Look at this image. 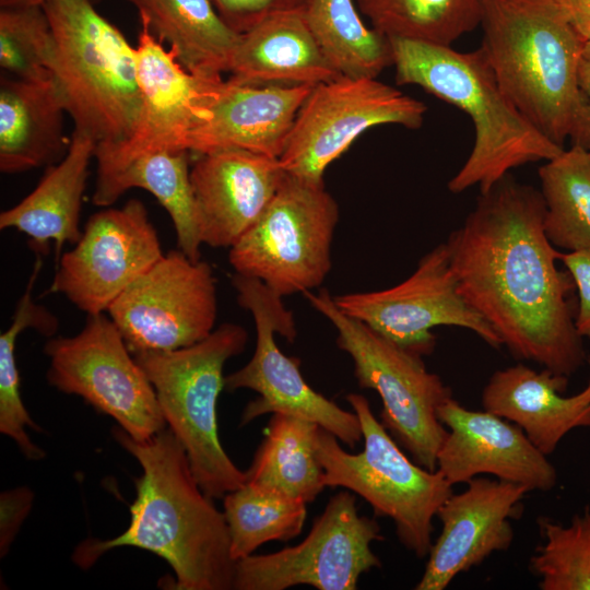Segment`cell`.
Here are the masks:
<instances>
[{"label": "cell", "instance_id": "6da1fadb", "mask_svg": "<svg viewBox=\"0 0 590 590\" xmlns=\"http://www.w3.org/2000/svg\"><path fill=\"white\" fill-rule=\"evenodd\" d=\"M541 191L510 174L446 240L458 288L518 359L566 377L585 363L575 282L544 232Z\"/></svg>", "mask_w": 590, "mask_h": 590}, {"label": "cell", "instance_id": "7a4b0ae2", "mask_svg": "<svg viewBox=\"0 0 590 590\" xmlns=\"http://www.w3.org/2000/svg\"><path fill=\"white\" fill-rule=\"evenodd\" d=\"M113 435L142 468L134 481L130 523L114 539L79 544L73 562L86 569L115 547L133 546L168 563L176 576L174 589H233L236 560L224 512L197 483L172 430L165 427L145 440L132 438L120 427Z\"/></svg>", "mask_w": 590, "mask_h": 590}, {"label": "cell", "instance_id": "3957f363", "mask_svg": "<svg viewBox=\"0 0 590 590\" xmlns=\"http://www.w3.org/2000/svg\"><path fill=\"white\" fill-rule=\"evenodd\" d=\"M481 48L502 88L546 138L590 149V107L579 84L585 43L533 0H482Z\"/></svg>", "mask_w": 590, "mask_h": 590}, {"label": "cell", "instance_id": "277c9868", "mask_svg": "<svg viewBox=\"0 0 590 590\" xmlns=\"http://www.w3.org/2000/svg\"><path fill=\"white\" fill-rule=\"evenodd\" d=\"M398 84L421 86L471 118L473 148L448 189L477 186L485 192L519 166L550 161L565 149L538 130L502 88L481 47L460 52L451 46L389 38Z\"/></svg>", "mask_w": 590, "mask_h": 590}, {"label": "cell", "instance_id": "5b68a950", "mask_svg": "<svg viewBox=\"0 0 590 590\" xmlns=\"http://www.w3.org/2000/svg\"><path fill=\"white\" fill-rule=\"evenodd\" d=\"M43 8L52 32V80L74 130L96 148L125 142L142 108L135 48L91 0H51Z\"/></svg>", "mask_w": 590, "mask_h": 590}, {"label": "cell", "instance_id": "8992f818", "mask_svg": "<svg viewBox=\"0 0 590 590\" xmlns=\"http://www.w3.org/2000/svg\"><path fill=\"white\" fill-rule=\"evenodd\" d=\"M244 327L225 322L204 340L174 351L142 352L134 358L154 387L163 416L184 447L192 474L212 499L246 483L223 449L217 432V399L225 363L244 352Z\"/></svg>", "mask_w": 590, "mask_h": 590}, {"label": "cell", "instance_id": "52a82bcc", "mask_svg": "<svg viewBox=\"0 0 590 590\" xmlns=\"http://www.w3.org/2000/svg\"><path fill=\"white\" fill-rule=\"evenodd\" d=\"M345 399L358 416L364 449L350 453L334 435L319 427L316 455L326 486L361 496L375 516L393 521L397 538L408 551L426 557L433 544V518L453 493V485L437 469H425L406 457L364 396L349 393Z\"/></svg>", "mask_w": 590, "mask_h": 590}, {"label": "cell", "instance_id": "ba28073f", "mask_svg": "<svg viewBox=\"0 0 590 590\" xmlns=\"http://www.w3.org/2000/svg\"><path fill=\"white\" fill-rule=\"evenodd\" d=\"M337 331V345L353 362L361 388L375 390L382 403L380 423L421 467L436 470L447 428L438 408L452 397L441 378L411 353L338 308L327 290L303 294Z\"/></svg>", "mask_w": 590, "mask_h": 590}, {"label": "cell", "instance_id": "9c48e42d", "mask_svg": "<svg viewBox=\"0 0 590 590\" xmlns=\"http://www.w3.org/2000/svg\"><path fill=\"white\" fill-rule=\"evenodd\" d=\"M339 219V204L323 181L286 173L259 220L229 248V263L281 297L304 294L331 271Z\"/></svg>", "mask_w": 590, "mask_h": 590}, {"label": "cell", "instance_id": "30bf717a", "mask_svg": "<svg viewBox=\"0 0 590 590\" xmlns=\"http://www.w3.org/2000/svg\"><path fill=\"white\" fill-rule=\"evenodd\" d=\"M232 285L239 306L252 315L257 334L251 359L224 380L227 392L250 389L258 393L244 408L239 425L264 414H286L316 423L353 448L363 438L356 413L314 390L300 373L299 359L283 354L275 343V333L288 342L297 334L293 312L283 304V297L260 280L238 273L232 276Z\"/></svg>", "mask_w": 590, "mask_h": 590}, {"label": "cell", "instance_id": "8fae6325", "mask_svg": "<svg viewBox=\"0 0 590 590\" xmlns=\"http://www.w3.org/2000/svg\"><path fill=\"white\" fill-rule=\"evenodd\" d=\"M44 351L50 386L81 397L132 438L145 440L166 427L153 385L104 312L87 315L73 337L49 339Z\"/></svg>", "mask_w": 590, "mask_h": 590}, {"label": "cell", "instance_id": "7c38bea8", "mask_svg": "<svg viewBox=\"0 0 590 590\" xmlns=\"http://www.w3.org/2000/svg\"><path fill=\"white\" fill-rule=\"evenodd\" d=\"M381 540L376 519L359 515L355 496L340 491L303 542L237 560L233 589L285 590L307 585L318 590H355L363 574L381 566L371 548Z\"/></svg>", "mask_w": 590, "mask_h": 590}, {"label": "cell", "instance_id": "4fadbf2b", "mask_svg": "<svg viewBox=\"0 0 590 590\" xmlns=\"http://www.w3.org/2000/svg\"><path fill=\"white\" fill-rule=\"evenodd\" d=\"M424 103L377 78L339 76L311 90L279 161L296 177L323 181L327 167L366 130L380 125L417 129Z\"/></svg>", "mask_w": 590, "mask_h": 590}, {"label": "cell", "instance_id": "5bb4252c", "mask_svg": "<svg viewBox=\"0 0 590 590\" xmlns=\"http://www.w3.org/2000/svg\"><path fill=\"white\" fill-rule=\"evenodd\" d=\"M107 312L132 355L193 345L215 329L212 268L179 249L170 250L132 282Z\"/></svg>", "mask_w": 590, "mask_h": 590}, {"label": "cell", "instance_id": "9a60e30c", "mask_svg": "<svg viewBox=\"0 0 590 590\" xmlns=\"http://www.w3.org/2000/svg\"><path fill=\"white\" fill-rule=\"evenodd\" d=\"M340 310L398 346L420 356L436 346L432 329L453 326L474 332L494 349L503 343L458 288L447 243L425 253L403 282L381 291L333 296Z\"/></svg>", "mask_w": 590, "mask_h": 590}, {"label": "cell", "instance_id": "2e32d148", "mask_svg": "<svg viewBox=\"0 0 590 590\" xmlns=\"http://www.w3.org/2000/svg\"><path fill=\"white\" fill-rule=\"evenodd\" d=\"M163 255L145 205L131 199L90 216L80 240L56 263L47 293L63 295L87 315L103 314Z\"/></svg>", "mask_w": 590, "mask_h": 590}, {"label": "cell", "instance_id": "e0dca14e", "mask_svg": "<svg viewBox=\"0 0 590 590\" xmlns=\"http://www.w3.org/2000/svg\"><path fill=\"white\" fill-rule=\"evenodd\" d=\"M142 97L132 135L111 148H96V180L120 170L137 156L157 151H187L190 131L209 114V104L223 78L204 79L188 72L174 50H166L141 21L135 48Z\"/></svg>", "mask_w": 590, "mask_h": 590}, {"label": "cell", "instance_id": "ac0fdd59", "mask_svg": "<svg viewBox=\"0 0 590 590\" xmlns=\"http://www.w3.org/2000/svg\"><path fill=\"white\" fill-rule=\"evenodd\" d=\"M452 493L437 511L441 531L432 544L416 590H444L460 574L507 551L529 489L520 484L475 476Z\"/></svg>", "mask_w": 590, "mask_h": 590}, {"label": "cell", "instance_id": "d6986e66", "mask_svg": "<svg viewBox=\"0 0 590 590\" xmlns=\"http://www.w3.org/2000/svg\"><path fill=\"white\" fill-rule=\"evenodd\" d=\"M437 416L447 435L436 469L450 484L489 474L529 492L555 486L554 465L516 424L486 410H469L452 397L438 408Z\"/></svg>", "mask_w": 590, "mask_h": 590}, {"label": "cell", "instance_id": "ffe728a7", "mask_svg": "<svg viewBox=\"0 0 590 590\" xmlns=\"http://www.w3.org/2000/svg\"><path fill=\"white\" fill-rule=\"evenodd\" d=\"M285 174L279 158L250 151L200 154L190 181L202 244L234 246L266 211Z\"/></svg>", "mask_w": 590, "mask_h": 590}, {"label": "cell", "instance_id": "44dd1931", "mask_svg": "<svg viewBox=\"0 0 590 590\" xmlns=\"http://www.w3.org/2000/svg\"><path fill=\"white\" fill-rule=\"evenodd\" d=\"M312 88L223 80L210 101L206 118L190 131L186 150L200 155L235 149L280 158Z\"/></svg>", "mask_w": 590, "mask_h": 590}, {"label": "cell", "instance_id": "7402d4cb", "mask_svg": "<svg viewBox=\"0 0 590 590\" xmlns=\"http://www.w3.org/2000/svg\"><path fill=\"white\" fill-rule=\"evenodd\" d=\"M590 367V357L588 358ZM568 377L523 364L496 370L482 391L483 409L519 426L545 456L573 429L590 427V379L587 387L564 397Z\"/></svg>", "mask_w": 590, "mask_h": 590}, {"label": "cell", "instance_id": "603a6c76", "mask_svg": "<svg viewBox=\"0 0 590 590\" xmlns=\"http://www.w3.org/2000/svg\"><path fill=\"white\" fill-rule=\"evenodd\" d=\"M228 80L246 85L316 86L339 76L307 24L305 12L269 16L241 33Z\"/></svg>", "mask_w": 590, "mask_h": 590}, {"label": "cell", "instance_id": "cb8c5ba5", "mask_svg": "<svg viewBox=\"0 0 590 590\" xmlns=\"http://www.w3.org/2000/svg\"><path fill=\"white\" fill-rule=\"evenodd\" d=\"M96 143L73 130L66 155L50 165L35 189L0 214V228H15L30 237L36 252L46 253L55 244L56 263L66 243L75 245L81 236L80 214L88 165Z\"/></svg>", "mask_w": 590, "mask_h": 590}, {"label": "cell", "instance_id": "d4e9b609", "mask_svg": "<svg viewBox=\"0 0 590 590\" xmlns=\"http://www.w3.org/2000/svg\"><path fill=\"white\" fill-rule=\"evenodd\" d=\"M66 107L52 79L0 80V170L17 174L59 162L70 146Z\"/></svg>", "mask_w": 590, "mask_h": 590}, {"label": "cell", "instance_id": "484cf974", "mask_svg": "<svg viewBox=\"0 0 590 590\" xmlns=\"http://www.w3.org/2000/svg\"><path fill=\"white\" fill-rule=\"evenodd\" d=\"M160 40L169 44L190 73L222 78L228 72L240 33L219 14L211 0H126Z\"/></svg>", "mask_w": 590, "mask_h": 590}, {"label": "cell", "instance_id": "4316f807", "mask_svg": "<svg viewBox=\"0 0 590 590\" xmlns=\"http://www.w3.org/2000/svg\"><path fill=\"white\" fill-rule=\"evenodd\" d=\"M189 153L157 151L137 156L111 176L96 180L92 201L105 208L131 188L149 191L170 216L178 249L198 261L202 241L190 181Z\"/></svg>", "mask_w": 590, "mask_h": 590}, {"label": "cell", "instance_id": "83f0119b", "mask_svg": "<svg viewBox=\"0 0 590 590\" xmlns=\"http://www.w3.org/2000/svg\"><path fill=\"white\" fill-rule=\"evenodd\" d=\"M316 423L272 414L264 438L246 472V483L280 492L306 504L327 487L316 455Z\"/></svg>", "mask_w": 590, "mask_h": 590}, {"label": "cell", "instance_id": "f1b7e54d", "mask_svg": "<svg viewBox=\"0 0 590 590\" xmlns=\"http://www.w3.org/2000/svg\"><path fill=\"white\" fill-rule=\"evenodd\" d=\"M305 16L321 51L340 75L377 78L393 64L390 39L365 25L353 0H310Z\"/></svg>", "mask_w": 590, "mask_h": 590}, {"label": "cell", "instance_id": "f546056e", "mask_svg": "<svg viewBox=\"0 0 590 590\" xmlns=\"http://www.w3.org/2000/svg\"><path fill=\"white\" fill-rule=\"evenodd\" d=\"M544 232L554 247L590 251V150L573 144L539 168Z\"/></svg>", "mask_w": 590, "mask_h": 590}, {"label": "cell", "instance_id": "4dcf8cb0", "mask_svg": "<svg viewBox=\"0 0 590 590\" xmlns=\"http://www.w3.org/2000/svg\"><path fill=\"white\" fill-rule=\"evenodd\" d=\"M374 30L388 38L451 46L481 24L482 0H357Z\"/></svg>", "mask_w": 590, "mask_h": 590}, {"label": "cell", "instance_id": "1f68e13d", "mask_svg": "<svg viewBox=\"0 0 590 590\" xmlns=\"http://www.w3.org/2000/svg\"><path fill=\"white\" fill-rule=\"evenodd\" d=\"M306 503L276 491L245 483L224 496L231 554L237 562L271 541L298 536L306 521Z\"/></svg>", "mask_w": 590, "mask_h": 590}, {"label": "cell", "instance_id": "d6a6232c", "mask_svg": "<svg viewBox=\"0 0 590 590\" xmlns=\"http://www.w3.org/2000/svg\"><path fill=\"white\" fill-rule=\"evenodd\" d=\"M40 253L28 278L25 291L17 302L10 327L0 335V432L12 438L21 452L31 460H39L45 452L28 437L26 427L39 430L25 409L20 391V375L15 361L19 334L27 328L45 337H52L59 327L57 317L33 299L34 284L42 270Z\"/></svg>", "mask_w": 590, "mask_h": 590}, {"label": "cell", "instance_id": "836d02e7", "mask_svg": "<svg viewBox=\"0 0 590 590\" xmlns=\"http://www.w3.org/2000/svg\"><path fill=\"white\" fill-rule=\"evenodd\" d=\"M542 543L529 562L541 590H590V507L568 524L539 519Z\"/></svg>", "mask_w": 590, "mask_h": 590}, {"label": "cell", "instance_id": "e575fe53", "mask_svg": "<svg viewBox=\"0 0 590 590\" xmlns=\"http://www.w3.org/2000/svg\"><path fill=\"white\" fill-rule=\"evenodd\" d=\"M52 32L43 7L0 11V67L13 78L46 81L51 75Z\"/></svg>", "mask_w": 590, "mask_h": 590}, {"label": "cell", "instance_id": "d590c367", "mask_svg": "<svg viewBox=\"0 0 590 590\" xmlns=\"http://www.w3.org/2000/svg\"><path fill=\"white\" fill-rule=\"evenodd\" d=\"M222 19L245 33L264 19L287 12H305L310 0H211Z\"/></svg>", "mask_w": 590, "mask_h": 590}, {"label": "cell", "instance_id": "8d00e7d4", "mask_svg": "<svg viewBox=\"0 0 590 590\" xmlns=\"http://www.w3.org/2000/svg\"><path fill=\"white\" fill-rule=\"evenodd\" d=\"M559 261L570 273L579 297L576 330L582 339L590 340V251L560 252Z\"/></svg>", "mask_w": 590, "mask_h": 590}, {"label": "cell", "instance_id": "74e56055", "mask_svg": "<svg viewBox=\"0 0 590 590\" xmlns=\"http://www.w3.org/2000/svg\"><path fill=\"white\" fill-rule=\"evenodd\" d=\"M33 494L26 487L5 491L0 496V553L5 555L23 520L32 508Z\"/></svg>", "mask_w": 590, "mask_h": 590}, {"label": "cell", "instance_id": "f35d334b", "mask_svg": "<svg viewBox=\"0 0 590 590\" xmlns=\"http://www.w3.org/2000/svg\"><path fill=\"white\" fill-rule=\"evenodd\" d=\"M560 16L586 44L590 40V0H533Z\"/></svg>", "mask_w": 590, "mask_h": 590}, {"label": "cell", "instance_id": "ab89813d", "mask_svg": "<svg viewBox=\"0 0 590 590\" xmlns=\"http://www.w3.org/2000/svg\"><path fill=\"white\" fill-rule=\"evenodd\" d=\"M578 76L580 87L585 93L590 107V60L585 58L581 59L579 63Z\"/></svg>", "mask_w": 590, "mask_h": 590}, {"label": "cell", "instance_id": "60d3db41", "mask_svg": "<svg viewBox=\"0 0 590 590\" xmlns=\"http://www.w3.org/2000/svg\"><path fill=\"white\" fill-rule=\"evenodd\" d=\"M51 0H0L1 8L3 7H43ZM94 2L95 0H91Z\"/></svg>", "mask_w": 590, "mask_h": 590}, {"label": "cell", "instance_id": "b9f144b4", "mask_svg": "<svg viewBox=\"0 0 590 590\" xmlns=\"http://www.w3.org/2000/svg\"><path fill=\"white\" fill-rule=\"evenodd\" d=\"M582 58L590 60V40L587 42L583 46Z\"/></svg>", "mask_w": 590, "mask_h": 590}, {"label": "cell", "instance_id": "7bdbcfd3", "mask_svg": "<svg viewBox=\"0 0 590 590\" xmlns=\"http://www.w3.org/2000/svg\"><path fill=\"white\" fill-rule=\"evenodd\" d=\"M590 150V149H589Z\"/></svg>", "mask_w": 590, "mask_h": 590}]
</instances>
